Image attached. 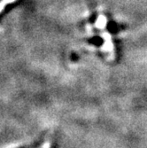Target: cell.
I'll return each mask as SVG.
<instances>
[{"label":"cell","instance_id":"obj_2","mask_svg":"<svg viewBox=\"0 0 147 148\" xmlns=\"http://www.w3.org/2000/svg\"><path fill=\"white\" fill-rule=\"evenodd\" d=\"M50 146H51V143L49 141H45L39 148H50Z\"/></svg>","mask_w":147,"mask_h":148},{"label":"cell","instance_id":"obj_1","mask_svg":"<svg viewBox=\"0 0 147 148\" xmlns=\"http://www.w3.org/2000/svg\"><path fill=\"white\" fill-rule=\"evenodd\" d=\"M14 1H15V0H1V1H0V12H1L5 9L6 5L13 3Z\"/></svg>","mask_w":147,"mask_h":148}]
</instances>
